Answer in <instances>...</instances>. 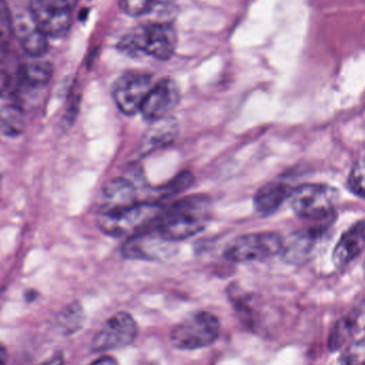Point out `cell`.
Wrapping results in <instances>:
<instances>
[{"label": "cell", "mask_w": 365, "mask_h": 365, "mask_svg": "<svg viewBox=\"0 0 365 365\" xmlns=\"http://www.w3.org/2000/svg\"><path fill=\"white\" fill-rule=\"evenodd\" d=\"M177 45V30L167 23L143 26L126 34L119 43L120 49L128 55H147L163 61L175 55Z\"/></svg>", "instance_id": "3"}, {"label": "cell", "mask_w": 365, "mask_h": 365, "mask_svg": "<svg viewBox=\"0 0 365 365\" xmlns=\"http://www.w3.org/2000/svg\"><path fill=\"white\" fill-rule=\"evenodd\" d=\"M338 190L324 184H306L292 189L289 203L294 212L307 219H325L334 212Z\"/></svg>", "instance_id": "5"}, {"label": "cell", "mask_w": 365, "mask_h": 365, "mask_svg": "<svg viewBox=\"0 0 365 365\" xmlns=\"http://www.w3.org/2000/svg\"><path fill=\"white\" fill-rule=\"evenodd\" d=\"M136 203L138 201L134 184L123 178H117L103 186L98 199V214L118 212Z\"/></svg>", "instance_id": "13"}, {"label": "cell", "mask_w": 365, "mask_h": 365, "mask_svg": "<svg viewBox=\"0 0 365 365\" xmlns=\"http://www.w3.org/2000/svg\"><path fill=\"white\" fill-rule=\"evenodd\" d=\"M323 231L319 229H304L291 234L283 240V259L291 265H302L312 259Z\"/></svg>", "instance_id": "14"}, {"label": "cell", "mask_w": 365, "mask_h": 365, "mask_svg": "<svg viewBox=\"0 0 365 365\" xmlns=\"http://www.w3.org/2000/svg\"><path fill=\"white\" fill-rule=\"evenodd\" d=\"M283 238L272 232L246 234L238 236L230 242L225 251V257L230 261L246 263L261 261L277 255H281Z\"/></svg>", "instance_id": "6"}, {"label": "cell", "mask_w": 365, "mask_h": 365, "mask_svg": "<svg viewBox=\"0 0 365 365\" xmlns=\"http://www.w3.org/2000/svg\"><path fill=\"white\" fill-rule=\"evenodd\" d=\"M365 250V220L354 223L339 240L332 255L334 265L343 268Z\"/></svg>", "instance_id": "15"}, {"label": "cell", "mask_w": 365, "mask_h": 365, "mask_svg": "<svg viewBox=\"0 0 365 365\" xmlns=\"http://www.w3.org/2000/svg\"><path fill=\"white\" fill-rule=\"evenodd\" d=\"M25 130V109L19 96L0 98V134L19 137Z\"/></svg>", "instance_id": "16"}, {"label": "cell", "mask_w": 365, "mask_h": 365, "mask_svg": "<svg viewBox=\"0 0 365 365\" xmlns=\"http://www.w3.org/2000/svg\"><path fill=\"white\" fill-rule=\"evenodd\" d=\"M8 362V353H6V346L0 343V365H6Z\"/></svg>", "instance_id": "28"}, {"label": "cell", "mask_w": 365, "mask_h": 365, "mask_svg": "<svg viewBox=\"0 0 365 365\" xmlns=\"http://www.w3.org/2000/svg\"><path fill=\"white\" fill-rule=\"evenodd\" d=\"M173 242L163 237L155 227L132 236L123 247V253L130 259H156L168 255Z\"/></svg>", "instance_id": "12"}, {"label": "cell", "mask_w": 365, "mask_h": 365, "mask_svg": "<svg viewBox=\"0 0 365 365\" xmlns=\"http://www.w3.org/2000/svg\"><path fill=\"white\" fill-rule=\"evenodd\" d=\"M152 75L130 72L122 75L113 85V96L118 108L128 115L140 113L143 102L154 86Z\"/></svg>", "instance_id": "8"}, {"label": "cell", "mask_w": 365, "mask_h": 365, "mask_svg": "<svg viewBox=\"0 0 365 365\" xmlns=\"http://www.w3.org/2000/svg\"><path fill=\"white\" fill-rule=\"evenodd\" d=\"M90 365H119V364H118L117 360L113 359V358L103 357L100 358V359L96 360L94 362H92Z\"/></svg>", "instance_id": "27"}, {"label": "cell", "mask_w": 365, "mask_h": 365, "mask_svg": "<svg viewBox=\"0 0 365 365\" xmlns=\"http://www.w3.org/2000/svg\"><path fill=\"white\" fill-rule=\"evenodd\" d=\"M26 300L27 302H34L36 297V291H28L27 293L25 294Z\"/></svg>", "instance_id": "29"}, {"label": "cell", "mask_w": 365, "mask_h": 365, "mask_svg": "<svg viewBox=\"0 0 365 365\" xmlns=\"http://www.w3.org/2000/svg\"><path fill=\"white\" fill-rule=\"evenodd\" d=\"M13 34L24 51L34 59L42 57L48 51V36L36 25L29 11L13 16Z\"/></svg>", "instance_id": "11"}, {"label": "cell", "mask_w": 365, "mask_h": 365, "mask_svg": "<svg viewBox=\"0 0 365 365\" xmlns=\"http://www.w3.org/2000/svg\"><path fill=\"white\" fill-rule=\"evenodd\" d=\"M341 365H365V338L351 343L341 354Z\"/></svg>", "instance_id": "23"}, {"label": "cell", "mask_w": 365, "mask_h": 365, "mask_svg": "<svg viewBox=\"0 0 365 365\" xmlns=\"http://www.w3.org/2000/svg\"><path fill=\"white\" fill-rule=\"evenodd\" d=\"M165 207L158 202H138L109 214H98L101 231L113 237H132L155 227Z\"/></svg>", "instance_id": "2"}, {"label": "cell", "mask_w": 365, "mask_h": 365, "mask_svg": "<svg viewBox=\"0 0 365 365\" xmlns=\"http://www.w3.org/2000/svg\"><path fill=\"white\" fill-rule=\"evenodd\" d=\"M193 182L192 173H182L175 178L173 181L169 182L168 184L163 186L160 189L158 193L160 197H170V195H177L181 192L184 189L188 188Z\"/></svg>", "instance_id": "25"}, {"label": "cell", "mask_w": 365, "mask_h": 365, "mask_svg": "<svg viewBox=\"0 0 365 365\" xmlns=\"http://www.w3.org/2000/svg\"><path fill=\"white\" fill-rule=\"evenodd\" d=\"M21 64L19 66V90L25 87L28 89H42L51 81L53 76V66L49 62L38 60Z\"/></svg>", "instance_id": "19"}, {"label": "cell", "mask_w": 365, "mask_h": 365, "mask_svg": "<svg viewBox=\"0 0 365 365\" xmlns=\"http://www.w3.org/2000/svg\"><path fill=\"white\" fill-rule=\"evenodd\" d=\"M355 330L356 322L351 317L340 319L330 332L329 340H328V347L330 351H340L349 341L351 340Z\"/></svg>", "instance_id": "20"}, {"label": "cell", "mask_w": 365, "mask_h": 365, "mask_svg": "<svg viewBox=\"0 0 365 365\" xmlns=\"http://www.w3.org/2000/svg\"><path fill=\"white\" fill-rule=\"evenodd\" d=\"M349 188L358 197H365V155L358 158L349 177Z\"/></svg>", "instance_id": "22"}, {"label": "cell", "mask_w": 365, "mask_h": 365, "mask_svg": "<svg viewBox=\"0 0 365 365\" xmlns=\"http://www.w3.org/2000/svg\"><path fill=\"white\" fill-rule=\"evenodd\" d=\"M181 100L179 86L171 78L156 81L143 102L140 113L149 122L168 117Z\"/></svg>", "instance_id": "10"}, {"label": "cell", "mask_w": 365, "mask_h": 365, "mask_svg": "<svg viewBox=\"0 0 365 365\" xmlns=\"http://www.w3.org/2000/svg\"><path fill=\"white\" fill-rule=\"evenodd\" d=\"M220 323L214 314L205 311L193 313L178 324L170 334L173 346L184 351L205 349L216 342Z\"/></svg>", "instance_id": "4"}, {"label": "cell", "mask_w": 365, "mask_h": 365, "mask_svg": "<svg viewBox=\"0 0 365 365\" xmlns=\"http://www.w3.org/2000/svg\"><path fill=\"white\" fill-rule=\"evenodd\" d=\"M212 212L210 197L188 195L165 208L154 227L167 240L180 242L203 231L212 218Z\"/></svg>", "instance_id": "1"}, {"label": "cell", "mask_w": 365, "mask_h": 365, "mask_svg": "<svg viewBox=\"0 0 365 365\" xmlns=\"http://www.w3.org/2000/svg\"><path fill=\"white\" fill-rule=\"evenodd\" d=\"M158 2H163V4H167V2L173 1V0H156Z\"/></svg>", "instance_id": "30"}, {"label": "cell", "mask_w": 365, "mask_h": 365, "mask_svg": "<svg viewBox=\"0 0 365 365\" xmlns=\"http://www.w3.org/2000/svg\"><path fill=\"white\" fill-rule=\"evenodd\" d=\"M121 8L130 16H141L153 8L156 0H120Z\"/></svg>", "instance_id": "26"}, {"label": "cell", "mask_w": 365, "mask_h": 365, "mask_svg": "<svg viewBox=\"0 0 365 365\" xmlns=\"http://www.w3.org/2000/svg\"><path fill=\"white\" fill-rule=\"evenodd\" d=\"M83 319V309L75 302L62 311L59 315V325L66 334H73L81 327Z\"/></svg>", "instance_id": "21"}, {"label": "cell", "mask_w": 365, "mask_h": 365, "mask_svg": "<svg viewBox=\"0 0 365 365\" xmlns=\"http://www.w3.org/2000/svg\"><path fill=\"white\" fill-rule=\"evenodd\" d=\"M13 36V16L6 0H0V48L9 46Z\"/></svg>", "instance_id": "24"}, {"label": "cell", "mask_w": 365, "mask_h": 365, "mask_svg": "<svg viewBox=\"0 0 365 365\" xmlns=\"http://www.w3.org/2000/svg\"><path fill=\"white\" fill-rule=\"evenodd\" d=\"M292 189L284 182H270L257 190L255 197V208L259 215L274 214L289 199Z\"/></svg>", "instance_id": "18"}, {"label": "cell", "mask_w": 365, "mask_h": 365, "mask_svg": "<svg viewBox=\"0 0 365 365\" xmlns=\"http://www.w3.org/2000/svg\"><path fill=\"white\" fill-rule=\"evenodd\" d=\"M151 123V128L148 130L141 145L143 154H150L168 147L175 140L179 133L177 121L173 118L166 117Z\"/></svg>", "instance_id": "17"}, {"label": "cell", "mask_w": 365, "mask_h": 365, "mask_svg": "<svg viewBox=\"0 0 365 365\" xmlns=\"http://www.w3.org/2000/svg\"><path fill=\"white\" fill-rule=\"evenodd\" d=\"M138 334V325L132 315L119 312L104 324L92 340L94 353L123 349L134 342Z\"/></svg>", "instance_id": "9"}, {"label": "cell", "mask_w": 365, "mask_h": 365, "mask_svg": "<svg viewBox=\"0 0 365 365\" xmlns=\"http://www.w3.org/2000/svg\"><path fill=\"white\" fill-rule=\"evenodd\" d=\"M78 0H30L29 12L47 36L60 38L70 30Z\"/></svg>", "instance_id": "7"}]
</instances>
